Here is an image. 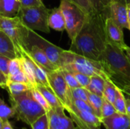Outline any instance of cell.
Wrapping results in <instances>:
<instances>
[{
	"instance_id": "cell-1",
	"label": "cell",
	"mask_w": 130,
	"mask_h": 129,
	"mask_svg": "<svg viewBox=\"0 0 130 129\" xmlns=\"http://www.w3.org/2000/svg\"><path fill=\"white\" fill-rule=\"evenodd\" d=\"M109 10L105 12L94 11L88 14L85 23L72 41L69 50L80 56L100 61L106 49L105 22Z\"/></svg>"
},
{
	"instance_id": "cell-2",
	"label": "cell",
	"mask_w": 130,
	"mask_h": 129,
	"mask_svg": "<svg viewBox=\"0 0 130 129\" xmlns=\"http://www.w3.org/2000/svg\"><path fill=\"white\" fill-rule=\"evenodd\" d=\"M100 62L108 79L118 88L130 86V61L123 49L107 43Z\"/></svg>"
},
{
	"instance_id": "cell-3",
	"label": "cell",
	"mask_w": 130,
	"mask_h": 129,
	"mask_svg": "<svg viewBox=\"0 0 130 129\" xmlns=\"http://www.w3.org/2000/svg\"><path fill=\"white\" fill-rule=\"evenodd\" d=\"M10 99L18 119L29 125L46 113L34 99L30 89L17 95H10Z\"/></svg>"
},
{
	"instance_id": "cell-4",
	"label": "cell",
	"mask_w": 130,
	"mask_h": 129,
	"mask_svg": "<svg viewBox=\"0 0 130 129\" xmlns=\"http://www.w3.org/2000/svg\"><path fill=\"white\" fill-rule=\"evenodd\" d=\"M0 29L12 40L18 58L21 57L24 52L28 51L30 46L29 43L30 29L22 23L18 15L13 17L0 15Z\"/></svg>"
},
{
	"instance_id": "cell-5",
	"label": "cell",
	"mask_w": 130,
	"mask_h": 129,
	"mask_svg": "<svg viewBox=\"0 0 130 129\" xmlns=\"http://www.w3.org/2000/svg\"><path fill=\"white\" fill-rule=\"evenodd\" d=\"M62 68L71 72L82 73L90 77L99 75L105 79H108L100 61L80 56L69 49H64L63 51V65Z\"/></svg>"
},
{
	"instance_id": "cell-6",
	"label": "cell",
	"mask_w": 130,
	"mask_h": 129,
	"mask_svg": "<svg viewBox=\"0 0 130 129\" xmlns=\"http://www.w3.org/2000/svg\"><path fill=\"white\" fill-rule=\"evenodd\" d=\"M59 7L64 15L66 30L72 41L85 23L88 14L78 5L68 0H61Z\"/></svg>"
},
{
	"instance_id": "cell-7",
	"label": "cell",
	"mask_w": 130,
	"mask_h": 129,
	"mask_svg": "<svg viewBox=\"0 0 130 129\" xmlns=\"http://www.w3.org/2000/svg\"><path fill=\"white\" fill-rule=\"evenodd\" d=\"M49 11L50 9L44 5L37 7H21L18 16L30 30H40L49 33L50 32L48 25Z\"/></svg>"
},
{
	"instance_id": "cell-8",
	"label": "cell",
	"mask_w": 130,
	"mask_h": 129,
	"mask_svg": "<svg viewBox=\"0 0 130 129\" xmlns=\"http://www.w3.org/2000/svg\"><path fill=\"white\" fill-rule=\"evenodd\" d=\"M49 86L60 100L65 110L70 109L73 104L71 88L66 82L59 68L46 72Z\"/></svg>"
},
{
	"instance_id": "cell-9",
	"label": "cell",
	"mask_w": 130,
	"mask_h": 129,
	"mask_svg": "<svg viewBox=\"0 0 130 129\" xmlns=\"http://www.w3.org/2000/svg\"><path fill=\"white\" fill-rule=\"evenodd\" d=\"M30 44L37 45L46 54L49 60L57 68H60L63 65V49L51 43L48 40L43 38L32 30H30L29 33Z\"/></svg>"
},
{
	"instance_id": "cell-10",
	"label": "cell",
	"mask_w": 130,
	"mask_h": 129,
	"mask_svg": "<svg viewBox=\"0 0 130 129\" xmlns=\"http://www.w3.org/2000/svg\"><path fill=\"white\" fill-rule=\"evenodd\" d=\"M79 129H99L102 125L101 119L89 111L78 110L74 105L66 110Z\"/></svg>"
},
{
	"instance_id": "cell-11",
	"label": "cell",
	"mask_w": 130,
	"mask_h": 129,
	"mask_svg": "<svg viewBox=\"0 0 130 129\" xmlns=\"http://www.w3.org/2000/svg\"><path fill=\"white\" fill-rule=\"evenodd\" d=\"M64 111V107L59 106L52 108L46 113L49 119L50 129H76L71 117H68Z\"/></svg>"
},
{
	"instance_id": "cell-12",
	"label": "cell",
	"mask_w": 130,
	"mask_h": 129,
	"mask_svg": "<svg viewBox=\"0 0 130 129\" xmlns=\"http://www.w3.org/2000/svg\"><path fill=\"white\" fill-rule=\"evenodd\" d=\"M123 28L117 25L110 17H107L105 22V31L107 42L109 44L117 46L124 50L127 45L124 42Z\"/></svg>"
},
{
	"instance_id": "cell-13",
	"label": "cell",
	"mask_w": 130,
	"mask_h": 129,
	"mask_svg": "<svg viewBox=\"0 0 130 129\" xmlns=\"http://www.w3.org/2000/svg\"><path fill=\"white\" fill-rule=\"evenodd\" d=\"M109 17H110L117 25L123 29H128L130 27L127 17L126 4L113 0L109 5Z\"/></svg>"
},
{
	"instance_id": "cell-14",
	"label": "cell",
	"mask_w": 130,
	"mask_h": 129,
	"mask_svg": "<svg viewBox=\"0 0 130 129\" xmlns=\"http://www.w3.org/2000/svg\"><path fill=\"white\" fill-rule=\"evenodd\" d=\"M106 129H130V117L127 114L116 112L110 116L101 119Z\"/></svg>"
},
{
	"instance_id": "cell-15",
	"label": "cell",
	"mask_w": 130,
	"mask_h": 129,
	"mask_svg": "<svg viewBox=\"0 0 130 129\" xmlns=\"http://www.w3.org/2000/svg\"><path fill=\"white\" fill-rule=\"evenodd\" d=\"M27 53L31 57L37 64H38L40 67H42L46 72L56 70L57 68L52 64V62L49 60L46 54L43 52V50L38 47L37 45L31 44Z\"/></svg>"
},
{
	"instance_id": "cell-16",
	"label": "cell",
	"mask_w": 130,
	"mask_h": 129,
	"mask_svg": "<svg viewBox=\"0 0 130 129\" xmlns=\"http://www.w3.org/2000/svg\"><path fill=\"white\" fill-rule=\"evenodd\" d=\"M0 55L10 59L18 58L16 48L11 38L0 29Z\"/></svg>"
},
{
	"instance_id": "cell-17",
	"label": "cell",
	"mask_w": 130,
	"mask_h": 129,
	"mask_svg": "<svg viewBox=\"0 0 130 129\" xmlns=\"http://www.w3.org/2000/svg\"><path fill=\"white\" fill-rule=\"evenodd\" d=\"M48 25L56 31H63L66 30V22L64 15L60 7L50 9L48 15Z\"/></svg>"
},
{
	"instance_id": "cell-18",
	"label": "cell",
	"mask_w": 130,
	"mask_h": 129,
	"mask_svg": "<svg viewBox=\"0 0 130 129\" xmlns=\"http://www.w3.org/2000/svg\"><path fill=\"white\" fill-rule=\"evenodd\" d=\"M21 8L18 0H0V15L13 17L18 15Z\"/></svg>"
},
{
	"instance_id": "cell-19",
	"label": "cell",
	"mask_w": 130,
	"mask_h": 129,
	"mask_svg": "<svg viewBox=\"0 0 130 129\" xmlns=\"http://www.w3.org/2000/svg\"><path fill=\"white\" fill-rule=\"evenodd\" d=\"M35 87L42 94V95L44 97L47 103L51 106V108L53 109V108H57L59 106H63L60 100L58 99V97L56 96V94H54V92L52 90V89L50 87H46L43 85L37 84Z\"/></svg>"
},
{
	"instance_id": "cell-20",
	"label": "cell",
	"mask_w": 130,
	"mask_h": 129,
	"mask_svg": "<svg viewBox=\"0 0 130 129\" xmlns=\"http://www.w3.org/2000/svg\"><path fill=\"white\" fill-rule=\"evenodd\" d=\"M105 80V78L99 75L91 76V82L89 85L86 87V89L92 94H94L100 97H103Z\"/></svg>"
},
{
	"instance_id": "cell-21",
	"label": "cell",
	"mask_w": 130,
	"mask_h": 129,
	"mask_svg": "<svg viewBox=\"0 0 130 129\" xmlns=\"http://www.w3.org/2000/svg\"><path fill=\"white\" fill-rule=\"evenodd\" d=\"M6 88L8 90L10 95H17V94L23 93L26 90H30L31 88V87L24 83L8 81Z\"/></svg>"
},
{
	"instance_id": "cell-22",
	"label": "cell",
	"mask_w": 130,
	"mask_h": 129,
	"mask_svg": "<svg viewBox=\"0 0 130 129\" xmlns=\"http://www.w3.org/2000/svg\"><path fill=\"white\" fill-rule=\"evenodd\" d=\"M117 87L110 79H106L105 80L103 97L105 98L107 100H108L110 103H113V102L115 100V98H116Z\"/></svg>"
},
{
	"instance_id": "cell-23",
	"label": "cell",
	"mask_w": 130,
	"mask_h": 129,
	"mask_svg": "<svg viewBox=\"0 0 130 129\" xmlns=\"http://www.w3.org/2000/svg\"><path fill=\"white\" fill-rule=\"evenodd\" d=\"M126 98L124 97V93L118 87H117L116 98L113 102V106L115 107L117 112L123 114H126Z\"/></svg>"
},
{
	"instance_id": "cell-24",
	"label": "cell",
	"mask_w": 130,
	"mask_h": 129,
	"mask_svg": "<svg viewBox=\"0 0 130 129\" xmlns=\"http://www.w3.org/2000/svg\"><path fill=\"white\" fill-rule=\"evenodd\" d=\"M88 103H90L92 109H94V113L101 118V109L103 103V97L98 96L88 90Z\"/></svg>"
},
{
	"instance_id": "cell-25",
	"label": "cell",
	"mask_w": 130,
	"mask_h": 129,
	"mask_svg": "<svg viewBox=\"0 0 130 129\" xmlns=\"http://www.w3.org/2000/svg\"><path fill=\"white\" fill-rule=\"evenodd\" d=\"M16 115V111L13 106H8L3 100L0 98V119L2 122L8 120L10 118Z\"/></svg>"
},
{
	"instance_id": "cell-26",
	"label": "cell",
	"mask_w": 130,
	"mask_h": 129,
	"mask_svg": "<svg viewBox=\"0 0 130 129\" xmlns=\"http://www.w3.org/2000/svg\"><path fill=\"white\" fill-rule=\"evenodd\" d=\"M116 112L117 110L115 107L113 106V104L110 103L108 100H107L105 98L103 97V103H102V106L101 109V119L110 116Z\"/></svg>"
},
{
	"instance_id": "cell-27",
	"label": "cell",
	"mask_w": 130,
	"mask_h": 129,
	"mask_svg": "<svg viewBox=\"0 0 130 129\" xmlns=\"http://www.w3.org/2000/svg\"><path fill=\"white\" fill-rule=\"evenodd\" d=\"M30 90L32 92V94L34 97V99L37 100V102L44 109V110L46 111V113H48L52 108L50 106V104L47 103V101L46 100V99L44 98V97L42 95V94L34 87H31Z\"/></svg>"
},
{
	"instance_id": "cell-28",
	"label": "cell",
	"mask_w": 130,
	"mask_h": 129,
	"mask_svg": "<svg viewBox=\"0 0 130 129\" xmlns=\"http://www.w3.org/2000/svg\"><path fill=\"white\" fill-rule=\"evenodd\" d=\"M66 82L67 83V84L69 85V87L72 89V88H75V87H81L79 85V84L78 83V81H76L75 76L73 75V74L68 71L67 69L66 68H59Z\"/></svg>"
},
{
	"instance_id": "cell-29",
	"label": "cell",
	"mask_w": 130,
	"mask_h": 129,
	"mask_svg": "<svg viewBox=\"0 0 130 129\" xmlns=\"http://www.w3.org/2000/svg\"><path fill=\"white\" fill-rule=\"evenodd\" d=\"M93 9L97 12H105L109 10L110 0H89Z\"/></svg>"
},
{
	"instance_id": "cell-30",
	"label": "cell",
	"mask_w": 130,
	"mask_h": 129,
	"mask_svg": "<svg viewBox=\"0 0 130 129\" xmlns=\"http://www.w3.org/2000/svg\"><path fill=\"white\" fill-rule=\"evenodd\" d=\"M32 129H50L47 114H44L30 125Z\"/></svg>"
},
{
	"instance_id": "cell-31",
	"label": "cell",
	"mask_w": 130,
	"mask_h": 129,
	"mask_svg": "<svg viewBox=\"0 0 130 129\" xmlns=\"http://www.w3.org/2000/svg\"><path fill=\"white\" fill-rule=\"evenodd\" d=\"M71 92H72L73 99L82 100H84V101L88 103V90L86 88L82 87H78L71 89Z\"/></svg>"
},
{
	"instance_id": "cell-32",
	"label": "cell",
	"mask_w": 130,
	"mask_h": 129,
	"mask_svg": "<svg viewBox=\"0 0 130 129\" xmlns=\"http://www.w3.org/2000/svg\"><path fill=\"white\" fill-rule=\"evenodd\" d=\"M22 71V65L20 58H15L10 60L9 65H8V75L11 76L14 75L18 72Z\"/></svg>"
},
{
	"instance_id": "cell-33",
	"label": "cell",
	"mask_w": 130,
	"mask_h": 129,
	"mask_svg": "<svg viewBox=\"0 0 130 129\" xmlns=\"http://www.w3.org/2000/svg\"><path fill=\"white\" fill-rule=\"evenodd\" d=\"M8 81H15V82H20V83H24V84H27L28 85H30L31 87H33L27 77V75H25V73L24 72L23 69L22 71H21L20 72L14 75H11V76H9L8 77Z\"/></svg>"
},
{
	"instance_id": "cell-34",
	"label": "cell",
	"mask_w": 130,
	"mask_h": 129,
	"mask_svg": "<svg viewBox=\"0 0 130 129\" xmlns=\"http://www.w3.org/2000/svg\"><path fill=\"white\" fill-rule=\"evenodd\" d=\"M72 73L73 74L76 81H78V83L79 84V85L81 87L86 88L89 85V84L91 82V77L90 76L85 75V74H82V73H78V72H72Z\"/></svg>"
},
{
	"instance_id": "cell-35",
	"label": "cell",
	"mask_w": 130,
	"mask_h": 129,
	"mask_svg": "<svg viewBox=\"0 0 130 129\" xmlns=\"http://www.w3.org/2000/svg\"><path fill=\"white\" fill-rule=\"evenodd\" d=\"M73 104L74 106L78 109V110H82V111H89V112H92L94 113V109H92L91 106L90 105L89 103L85 102L84 100H76V99H73Z\"/></svg>"
},
{
	"instance_id": "cell-36",
	"label": "cell",
	"mask_w": 130,
	"mask_h": 129,
	"mask_svg": "<svg viewBox=\"0 0 130 129\" xmlns=\"http://www.w3.org/2000/svg\"><path fill=\"white\" fill-rule=\"evenodd\" d=\"M73 2L76 5H78L88 14L94 11L89 0H73Z\"/></svg>"
},
{
	"instance_id": "cell-37",
	"label": "cell",
	"mask_w": 130,
	"mask_h": 129,
	"mask_svg": "<svg viewBox=\"0 0 130 129\" xmlns=\"http://www.w3.org/2000/svg\"><path fill=\"white\" fill-rule=\"evenodd\" d=\"M10 60L11 59L8 57L0 55V71H2L7 77L8 75V65Z\"/></svg>"
},
{
	"instance_id": "cell-38",
	"label": "cell",
	"mask_w": 130,
	"mask_h": 129,
	"mask_svg": "<svg viewBox=\"0 0 130 129\" xmlns=\"http://www.w3.org/2000/svg\"><path fill=\"white\" fill-rule=\"evenodd\" d=\"M21 7H37L44 5L42 0H19Z\"/></svg>"
},
{
	"instance_id": "cell-39",
	"label": "cell",
	"mask_w": 130,
	"mask_h": 129,
	"mask_svg": "<svg viewBox=\"0 0 130 129\" xmlns=\"http://www.w3.org/2000/svg\"><path fill=\"white\" fill-rule=\"evenodd\" d=\"M7 82H8V77L5 74H3L2 71H0V87L3 88H6Z\"/></svg>"
},
{
	"instance_id": "cell-40",
	"label": "cell",
	"mask_w": 130,
	"mask_h": 129,
	"mask_svg": "<svg viewBox=\"0 0 130 129\" xmlns=\"http://www.w3.org/2000/svg\"><path fill=\"white\" fill-rule=\"evenodd\" d=\"M2 129H13L11 123L9 122L8 120H6L5 122H3V126H2Z\"/></svg>"
},
{
	"instance_id": "cell-41",
	"label": "cell",
	"mask_w": 130,
	"mask_h": 129,
	"mask_svg": "<svg viewBox=\"0 0 130 129\" xmlns=\"http://www.w3.org/2000/svg\"><path fill=\"white\" fill-rule=\"evenodd\" d=\"M126 114L130 116V99L126 100Z\"/></svg>"
},
{
	"instance_id": "cell-42",
	"label": "cell",
	"mask_w": 130,
	"mask_h": 129,
	"mask_svg": "<svg viewBox=\"0 0 130 129\" xmlns=\"http://www.w3.org/2000/svg\"><path fill=\"white\" fill-rule=\"evenodd\" d=\"M121 90H122L124 94H126L127 95L130 96V86L124 87L123 89H121Z\"/></svg>"
},
{
	"instance_id": "cell-43",
	"label": "cell",
	"mask_w": 130,
	"mask_h": 129,
	"mask_svg": "<svg viewBox=\"0 0 130 129\" xmlns=\"http://www.w3.org/2000/svg\"><path fill=\"white\" fill-rule=\"evenodd\" d=\"M124 52H126V56L128 57V59H129L130 61V46H126L125 49H124Z\"/></svg>"
},
{
	"instance_id": "cell-44",
	"label": "cell",
	"mask_w": 130,
	"mask_h": 129,
	"mask_svg": "<svg viewBox=\"0 0 130 129\" xmlns=\"http://www.w3.org/2000/svg\"><path fill=\"white\" fill-rule=\"evenodd\" d=\"M127 7V17H128V22L130 27V3L126 5Z\"/></svg>"
},
{
	"instance_id": "cell-45",
	"label": "cell",
	"mask_w": 130,
	"mask_h": 129,
	"mask_svg": "<svg viewBox=\"0 0 130 129\" xmlns=\"http://www.w3.org/2000/svg\"><path fill=\"white\" fill-rule=\"evenodd\" d=\"M116 1H118V2H123L124 4H129L130 3V0H116Z\"/></svg>"
},
{
	"instance_id": "cell-46",
	"label": "cell",
	"mask_w": 130,
	"mask_h": 129,
	"mask_svg": "<svg viewBox=\"0 0 130 129\" xmlns=\"http://www.w3.org/2000/svg\"><path fill=\"white\" fill-rule=\"evenodd\" d=\"M2 126H3V122L0 119V129H2Z\"/></svg>"
},
{
	"instance_id": "cell-47",
	"label": "cell",
	"mask_w": 130,
	"mask_h": 129,
	"mask_svg": "<svg viewBox=\"0 0 130 129\" xmlns=\"http://www.w3.org/2000/svg\"><path fill=\"white\" fill-rule=\"evenodd\" d=\"M68 1H69V2H73V0H68ZM74 3H75V2H74Z\"/></svg>"
},
{
	"instance_id": "cell-48",
	"label": "cell",
	"mask_w": 130,
	"mask_h": 129,
	"mask_svg": "<svg viewBox=\"0 0 130 129\" xmlns=\"http://www.w3.org/2000/svg\"><path fill=\"white\" fill-rule=\"evenodd\" d=\"M110 2H112V1H113V0H110Z\"/></svg>"
},
{
	"instance_id": "cell-49",
	"label": "cell",
	"mask_w": 130,
	"mask_h": 129,
	"mask_svg": "<svg viewBox=\"0 0 130 129\" xmlns=\"http://www.w3.org/2000/svg\"><path fill=\"white\" fill-rule=\"evenodd\" d=\"M18 1H19V0H18Z\"/></svg>"
},
{
	"instance_id": "cell-50",
	"label": "cell",
	"mask_w": 130,
	"mask_h": 129,
	"mask_svg": "<svg viewBox=\"0 0 130 129\" xmlns=\"http://www.w3.org/2000/svg\"><path fill=\"white\" fill-rule=\"evenodd\" d=\"M129 117H130V116H129Z\"/></svg>"
}]
</instances>
